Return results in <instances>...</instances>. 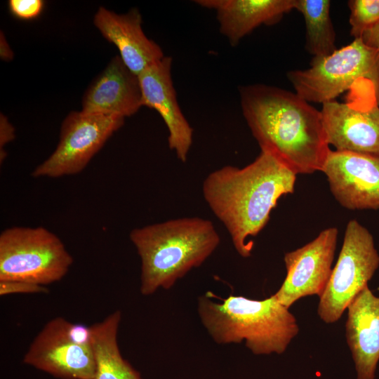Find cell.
<instances>
[{"label":"cell","instance_id":"obj_1","mask_svg":"<svg viewBox=\"0 0 379 379\" xmlns=\"http://www.w3.org/2000/svg\"><path fill=\"white\" fill-rule=\"evenodd\" d=\"M239 92L243 115L261 151L296 175L322 171L330 148L321 110L275 86L250 85Z\"/></svg>","mask_w":379,"mask_h":379},{"label":"cell","instance_id":"obj_2","mask_svg":"<svg viewBox=\"0 0 379 379\" xmlns=\"http://www.w3.org/2000/svg\"><path fill=\"white\" fill-rule=\"evenodd\" d=\"M296 174L267 152L250 164L225 166L204 179L205 201L227 230L239 255H251L253 242L268 223L278 200L294 192Z\"/></svg>","mask_w":379,"mask_h":379},{"label":"cell","instance_id":"obj_3","mask_svg":"<svg viewBox=\"0 0 379 379\" xmlns=\"http://www.w3.org/2000/svg\"><path fill=\"white\" fill-rule=\"evenodd\" d=\"M130 239L140 258V292L144 295L172 288L192 269L201 266L220 241L213 223L199 217L135 228Z\"/></svg>","mask_w":379,"mask_h":379},{"label":"cell","instance_id":"obj_4","mask_svg":"<svg viewBox=\"0 0 379 379\" xmlns=\"http://www.w3.org/2000/svg\"><path fill=\"white\" fill-rule=\"evenodd\" d=\"M215 302L208 293L198 298L203 326L218 344L245 342L256 355L284 353L299 327L289 308L272 295L264 300L229 295Z\"/></svg>","mask_w":379,"mask_h":379},{"label":"cell","instance_id":"obj_5","mask_svg":"<svg viewBox=\"0 0 379 379\" xmlns=\"http://www.w3.org/2000/svg\"><path fill=\"white\" fill-rule=\"evenodd\" d=\"M287 77L295 93L310 102L324 104L367 79L374 86L379 105V55L361 38L321 58H313L305 69L291 70Z\"/></svg>","mask_w":379,"mask_h":379},{"label":"cell","instance_id":"obj_6","mask_svg":"<svg viewBox=\"0 0 379 379\" xmlns=\"http://www.w3.org/2000/svg\"><path fill=\"white\" fill-rule=\"evenodd\" d=\"M72 263L60 239L43 227H13L0 234V281L46 286L61 280Z\"/></svg>","mask_w":379,"mask_h":379},{"label":"cell","instance_id":"obj_7","mask_svg":"<svg viewBox=\"0 0 379 379\" xmlns=\"http://www.w3.org/2000/svg\"><path fill=\"white\" fill-rule=\"evenodd\" d=\"M23 361L59 379H94L91 327L52 319L34 338Z\"/></svg>","mask_w":379,"mask_h":379},{"label":"cell","instance_id":"obj_8","mask_svg":"<svg viewBox=\"0 0 379 379\" xmlns=\"http://www.w3.org/2000/svg\"><path fill=\"white\" fill-rule=\"evenodd\" d=\"M379 266V255L368 230L356 220L348 222L338 260L319 298L317 314L326 324L338 321L352 299L366 286Z\"/></svg>","mask_w":379,"mask_h":379},{"label":"cell","instance_id":"obj_9","mask_svg":"<svg viewBox=\"0 0 379 379\" xmlns=\"http://www.w3.org/2000/svg\"><path fill=\"white\" fill-rule=\"evenodd\" d=\"M347 91L345 102L322 104L327 142L338 151L379 156V105L374 86L363 79Z\"/></svg>","mask_w":379,"mask_h":379},{"label":"cell","instance_id":"obj_10","mask_svg":"<svg viewBox=\"0 0 379 379\" xmlns=\"http://www.w3.org/2000/svg\"><path fill=\"white\" fill-rule=\"evenodd\" d=\"M116 115L71 112L64 119L54 152L32 173L34 178H60L81 172L124 123Z\"/></svg>","mask_w":379,"mask_h":379},{"label":"cell","instance_id":"obj_11","mask_svg":"<svg viewBox=\"0 0 379 379\" xmlns=\"http://www.w3.org/2000/svg\"><path fill=\"white\" fill-rule=\"evenodd\" d=\"M338 235L336 227L326 228L305 246L285 253L286 276L273 294L280 303L289 308L307 295L322 296L332 272Z\"/></svg>","mask_w":379,"mask_h":379},{"label":"cell","instance_id":"obj_12","mask_svg":"<svg viewBox=\"0 0 379 379\" xmlns=\"http://www.w3.org/2000/svg\"><path fill=\"white\" fill-rule=\"evenodd\" d=\"M321 171L344 208H379V156L330 149Z\"/></svg>","mask_w":379,"mask_h":379},{"label":"cell","instance_id":"obj_13","mask_svg":"<svg viewBox=\"0 0 379 379\" xmlns=\"http://www.w3.org/2000/svg\"><path fill=\"white\" fill-rule=\"evenodd\" d=\"M172 58L164 56L139 75L142 106L159 112L168 131V146L182 162L187 159L193 130L181 112L171 77Z\"/></svg>","mask_w":379,"mask_h":379},{"label":"cell","instance_id":"obj_14","mask_svg":"<svg viewBox=\"0 0 379 379\" xmlns=\"http://www.w3.org/2000/svg\"><path fill=\"white\" fill-rule=\"evenodd\" d=\"M142 106L138 76L116 55L84 93L81 112L125 118L133 115Z\"/></svg>","mask_w":379,"mask_h":379},{"label":"cell","instance_id":"obj_15","mask_svg":"<svg viewBox=\"0 0 379 379\" xmlns=\"http://www.w3.org/2000/svg\"><path fill=\"white\" fill-rule=\"evenodd\" d=\"M93 23L103 37L116 46L125 65L138 76L164 57L161 47L145 34L137 8L118 14L101 6Z\"/></svg>","mask_w":379,"mask_h":379},{"label":"cell","instance_id":"obj_16","mask_svg":"<svg viewBox=\"0 0 379 379\" xmlns=\"http://www.w3.org/2000/svg\"><path fill=\"white\" fill-rule=\"evenodd\" d=\"M347 309L346 340L357 379H374L379 361V296L366 286Z\"/></svg>","mask_w":379,"mask_h":379},{"label":"cell","instance_id":"obj_17","mask_svg":"<svg viewBox=\"0 0 379 379\" xmlns=\"http://www.w3.org/2000/svg\"><path fill=\"white\" fill-rule=\"evenodd\" d=\"M215 11L220 31L233 46L262 25H272L295 9V0H197Z\"/></svg>","mask_w":379,"mask_h":379},{"label":"cell","instance_id":"obj_18","mask_svg":"<svg viewBox=\"0 0 379 379\" xmlns=\"http://www.w3.org/2000/svg\"><path fill=\"white\" fill-rule=\"evenodd\" d=\"M121 320V313L117 310L90 326L96 363L94 379H142L120 352L117 334Z\"/></svg>","mask_w":379,"mask_h":379},{"label":"cell","instance_id":"obj_19","mask_svg":"<svg viewBox=\"0 0 379 379\" xmlns=\"http://www.w3.org/2000/svg\"><path fill=\"white\" fill-rule=\"evenodd\" d=\"M330 6L328 0H295V9L302 14L305 22V48L313 58L326 56L336 49Z\"/></svg>","mask_w":379,"mask_h":379},{"label":"cell","instance_id":"obj_20","mask_svg":"<svg viewBox=\"0 0 379 379\" xmlns=\"http://www.w3.org/2000/svg\"><path fill=\"white\" fill-rule=\"evenodd\" d=\"M350 33L354 39L379 22V0H350Z\"/></svg>","mask_w":379,"mask_h":379},{"label":"cell","instance_id":"obj_21","mask_svg":"<svg viewBox=\"0 0 379 379\" xmlns=\"http://www.w3.org/2000/svg\"><path fill=\"white\" fill-rule=\"evenodd\" d=\"M42 0H9V12L16 18L31 20L38 18L44 8Z\"/></svg>","mask_w":379,"mask_h":379},{"label":"cell","instance_id":"obj_22","mask_svg":"<svg viewBox=\"0 0 379 379\" xmlns=\"http://www.w3.org/2000/svg\"><path fill=\"white\" fill-rule=\"evenodd\" d=\"M48 289L46 286L22 281H0V295L17 293H45Z\"/></svg>","mask_w":379,"mask_h":379},{"label":"cell","instance_id":"obj_23","mask_svg":"<svg viewBox=\"0 0 379 379\" xmlns=\"http://www.w3.org/2000/svg\"><path fill=\"white\" fill-rule=\"evenodd\" d=\"M15 131L13 126L9 122L7 117L2 113L0 115V161H4L6 155L4 146L14 140Z\"/></svg>","mask_w":379,"mask_h":379},{"label":"cell","instance_id":"obj_24","mask_svg":"<svg viewBox=\"0 0 379 379\" xmlns=\"http://www.w3.org/2000/svg\"><path fill=\"white\" fill-rule=\"evenodd\" d=\"M361 38L366 45L376 50L379 55V22L365 31Z\"/></svg>","mask_w":379,"mask_h":379},{"label":"cell","instance_id":"obj_25","mask_svg":"<svg viewBox=\"0 0 379 379\" xmlns=\"http://www.w3.org/2000/svg\"><path fill=\"white\" fill-rule=\"evenodd\" d=\"M14 54L6 39L4 34L1 32L0 34V57L5 61H10L13 58Z\"/></svg>","mask_w":379,"mask_h":379}]
</instances>
